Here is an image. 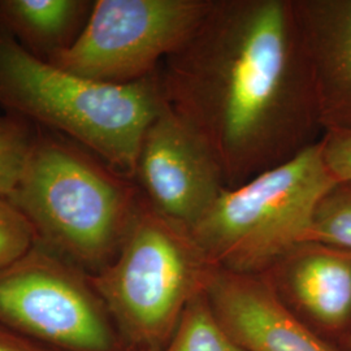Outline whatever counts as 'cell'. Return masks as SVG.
<instances>
[{
  "mask_svg": "<svg viewBox=\"0 0 351 351\" xmlns=\"http://www.w3.org/2000/svg\"><path fill=\"white\" fill-rule=\"evenodd\" d=\"M159 80L228 189L322 138L294 0H213L195 33L164 60Z\"/></svg>",
  "mask_w": 351,
  "mask_h": 351,
  "instance_id": "obj_1",
  "label": "cell"
},
{
  "mask_svg": "<svg viewBox=\"0 0 351 351\" xmlns=\"http://www.w3.org/2000/svg\"><path fill=\"white\" fill-rule=\"evenodd\" d=\"M8 201L32 223L38 242L95 275L116 256L142 195L134 181L78 143L37 133Z\"/></svg>",
  "mask_w": 351,
  "mask_h": 351,
  "instance_id": "obj_2",
  "label": "cell"
},
{
  "mask_svg": "<svg viewBox=\"0 0 351 351\" xmlns=\"http://www.w3.org/2000/svg\"><path fill=\"white\" fill-rule=\"evenodd\" d=\"M0 103L134 181L142 141L164 95L159 72L126 85L90 81L38 59L0 30Z\"/></svg>",
  "mask_w": 351,
  "mask_h": 351,
  "instance_id": "obj_3",
  "label": "cell"
},
{
  "mask_svg": "<svg viewBox=\"0 0 351 351\" xmlns=\"http://www.w3.org/2000/svg\"><path fill=\"white\" fill-rule=\"evenodd\" d=\"M337 184L320 138L288 162L226 189L189 230L213 267L265 275L306 242L319 203Z\"/></svg>",
  "mask_w": 351,
  "mask_h": 351,
  "instance_id": "obj_4",
  "label": "cell"
},
{
  "mask_svg": "<svg viewBox=\"0 0 351 351\" xmlns=\"http://www.w3.org/2000/svg\"><path fill=\"white\" fill-rule=\"evenodd\" d=\"M213 268L188 226L142 198L112 262L90 276L123 351H156L190 301L204 291Z\"/></svg>",
  "mask_w": 351,
  "mask_h": 351,
  "instance_id": "obj_5",
  "label": "cell"
},
{
  "mask_svg": "<svg viewBox=\"0 0 351 351\" xmlns=\"http://www.w3.org/2000/svg\"><path fill=\"white\" fill-rule=\"evenodd\" d=\"M0 324L49 351H123L91 276L38 241L0 272Z\"/></svg>",
  "mask_w": 351,
  "mask_h": 351,
  "instance_id": "obj_6",
  "label": "cell"
},
{
  "mask_svg": "<svg viewBox=\"0 0 351 351\" xmlns=\"http://www.w3.org/2000/svg\"><path fill=\"white\" fill-rule=\"evenodd\" d=\"M213 0H97L72 47L47 63L90 81L126 85L159 72L195 33Z\"/></svg>",
  "mask_w": 351,
  "mask_h": 351,
  "instance_id": "obj_7",
  "label": "cell"
},
{
  "mask_svg": "<svg viewBox=\"0 0 351 351\" xmlns=\"http://www.w3.org/2000/svg\"><path fill=\"white\" fill-rule=\"evenodd\" d=\"M134 184L154 211L188 228L228 189L208 146L165 99L142 141Z\"/></svg>",
  "mask_w": 351,
  "mask_h": 351,
  "instance_id": "obj_8",
  "label": "cell"
},
{
  "mask_svg": "<svg viewBox=\"0 0 351 351\" xmlns=\"http://www.w3.org/2000/svg\"><path fill=\"white\" fill-rule=\"evenodd\" d=\"M204 293L219 323L245 351H333L295 317L264 275L213 267Z\"/></svg>",
  "mask_w": 351,
  "mask_h": 351,
  "instance_id": "obj_9",
  "label": "cell"
},
{
  "mask_svg": "<svg viewBox=\"0 0 351 351\" xmlns=\"http://www.w3.org/2000/svg\"><path fill=\"white\" fill-rule=\"evenodd\" d=\"M323 133L351 130V0H294Z\"/></svg>",
  "mask_w": 351,
  "mask_h": 351,
  "instance_id": "obj_10",
  "label": "cell"
},
{
  "mask_svg": "<svg viewBox=\"0 0 351 351\" xmlns=\"http://www.w3.org/2000/svg\"><path fill=\"white\" fill-rule=\"evenodd\" d=\"M264 276L324 326L351 316L350 251L303 242Z\"/></svg>",
  "mask_w": 351,
  "mask_h": 351,
  "instance_id": "obj_11",
  "label": "cell"
},
{
  "mask_svg": "<svg viewBox=\"0 0 351 351\" xmlns=\"http://www.w3.org/2000/svg\"><path fill=\"white\" fill-rule=\"evenodd\" d=\"M93 7L90 0H0V30L49 62L73 46Z\"/></svg>",
  "mask_w": 351,
  "mask_h": 351,
  "instance_id": "obj_12",
  "label": "cell"
},
{
  "mask_svg": "<svg viewBox=\"0 0 351 351\" xmlns=\"http://www.w3.org/2000/svg\"><path fill=\"white\" fill-rule=\"evenodd\" d=\"M156 351H245L219 323L202 291L181 315L175 332Z\"/></svg>",
  "mask_w": 351,
  "mask_h": 351,
  "instance_id": "obj_13",
  "label": "cell"
},
{
  "mask_svg": "<svg viewBox=\"0 0 351 351\" xmlns=\"http://www.w3.org/2000/svg\"><path fill=\"white\" fill-rule=\"evenodd\" d=\"M306 242L351 252V182H339L319 203Z\"/></svg>",
  "mask_w": 351,
  "mask_h": 351,
  "instance_id": "obj_14",
  "label": "cell"
},
{
  "mask_svg": "<svg viewBox=\"0 0 351 351\" xmlns=\"http://www.w3.org/2000/svg\"><path fill=\"white\" fill-rule=\"evenodd\" d=\"M37 133L20 117L0 114V197L10 199L24 175Z\"/></svg>",
  "mask_w": 351,
  "mask_h": 351,
  "instance_id": "obj_15",
  "label": "cell"
},
{
  "mask_svg": "<svg viewBox=\"0 0 351 351\" xmlns=\"http://www.w3.org/2000/svg\"><path fill=\"white\" fill-rule=\"evenodd\" d=\"M37 241V233L25 215L0 197V272L21 259Z\"/></svg>",
  "mask_w": 351,
  "mask_h": 351,
  "instance_id": "obj_16",
  "label": "cell"
},
{
  "mask_svg": "<svg viewBox=\"0 0 351 351\" xmlns=\"http://www.w3.org/2000/svg\"><path fill=\"white\" fill-rule=\"evenodd\" d=\"M323 154L339 182H351V130H329L322 136Z\"/></svg>",
  "mask_w": 351,
  "mask_h": 351,
  "instance_id": "obj_17",
  "label": "cell"
},
{
  "mask_svg": "<svg viewBox=\"0 0 351 351\" xmlns=\"http://www.w3.org/2000/svg\"><path fill=\"white\" fill-rule=\"evenodd\" d=\"M0 351H49L0 324Z\"/></svg>",
  "mask_w": 351,
  "mask_h": 351,
  "instance_id": "obj_18",
  "label": "cell"
},
{
  "mask_svg": "<svg viewBox=\"0 0 351 351\" xmlns=\"http://www.w3.org/2000/svg\"><path fill=\"white\" fill-rule=\"evenodd\" d=\"M350 346H351V337H350Z\"/></svg>",
  "mask_w": 351,
  "mask_h": 351,
  "instance_id": "obj_19",
  "label": "cell"
}]
</instances>
